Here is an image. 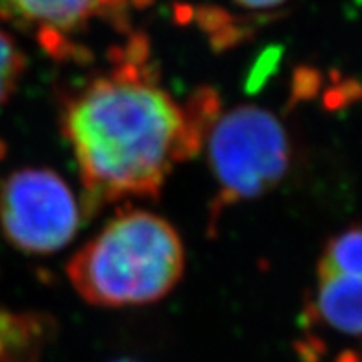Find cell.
<instances>
[{
  "instance_id": "obj_1",
  "label": "cell",
  "mask_w": 362,
  "mask_h": 362,
  "mask_svg": "<svg viewBox=\"0 0 362 362\" xmlns=\"http://www.w3.org/2000/svg\"><path fill=\"white\" fill-rule=\"evenodd\" d=\"M220 111L211 87L176 100L146 39L126 35L110 54V67L59 102V129L76 161L86 218L120 202L159 198L172 170L202 153Z\"/></svg>"
},
{
  "instance_id": "obj_2",
  "label": "cell",
  "mask_w": 362,
  "mask_h": 362,
  "mask_svg": "<svg viewBox=\"0 0 362 362\" xmlns=\"http://www.w3.org/2000/svg\"><path fill=\"white\" fill-rule=\"evenodd\" d=\"M185 274V248L167 218L122 209L67 262L72 288L104 309L150 305L167 298Z\"/></svg>"
},
{
  "instance_id": "obj_3",
  "label": "cell",
  "mask_w": 362,
  "mask_h": 362,
  "mask_svg": "<svg viewBox=\"0 0 362 362\" xmlns=\"http://www.w3.org/2000/svg\"><path fill=\"white\" fill-rule=\"evenodd\" d=\"M204 150L215 183L207 231L216 237L226 211L276 191L292 167V141L283 120L261 105L220 111Z\"/></svg>"
},
{
  "instance_id": "obj_4",
  "label": "cell",
  "mask_w": 362,
  "mask_h": 362,
  "mask_svg": "<svg viewBox=\"0 0 362 362\" xmlns=\"http://www.w3.org/2000/svg\"><path fill=\"white\" fill-rule=\"evenodd\" d=\"M86 220L81 202L56 170L26 167L0 177V231L28 255H52Z\"/></svg>"
},
{
  "instance_id": "obj_5",
  "label": "cell",
  "mask_w": 362,
  "mask_h": 362,
  "mask_svg": "<svg viewBox=\"0 0 362 362\" xmlns=\"http://www.w3.org/2000/svg\"><path fill=\"white\" fill-rule=\"evenodd\" d=\"M150 0H0V19L26 32L57 62H83L81 37L96 26L132 34V17Z\"/></svg>"
},
{
  "instance_id": "obj_6",
  "label": "cell",
  "mask_w": 362,
  "mask_h": 362,
  "mask_svg": "<svg viewBox=\"0 0 362 362\" xmlns=\"http://www.w3.org/2000/svg\"><path fill=\"white\" fill-rule=\"evenodd\" d=\"M307 327L362 339V277H318L303 307Z\"/></svg>"
},
{
  "instance_id": "obj_7",
  "label": "cell",
  "mask_w": 362,
  "mask_h": 362,
  "mask_svg": "<svg viewBox=\"0 0 362 362\" xmlns=\"http://www.w3.org/2000/svg\"><path fill=\"white\" fill-rule=\"evenodd\" d=\"M54 333L52 315L0 309V362H39Z\"/></svg>"
},
{
  "instance_id": "obj_8",
  "label": "cell",
  "mask_w": 362,
  "mask_h": 362,
  "mask_svg": "<svg viewBox=\"0 0 362 362\" xmlns=\"http://www.w3.org/2000/svg\"><path fill=\"white\" fill-rule=\"evenodd\" d=\"M318 277H362V226L329 238L320 253Z\"/></svg>"
},
{
  "instance_id": "obj_9",
  "label": "cell",
  "mask_w": 362,
  "mask_h": 362,
  "mask_svg": "<svg viewBox=\"0 0 362 362\" xmlns=\"http://www.w3.org/2000/svg\"><path fill=\"white\" fill-rule=\"evenodd\" d=\"M28 69V57L17 43V39L0 28V107L10 102L17 93L24 72Z\"/></svg>"
},
{
  "instance_id": "obj_10",
  "label": "cell",
  "mask_w": 362,
  "mask_h": 362,
  "mask_svg": "<svg viewBox=\"0 0 362 362\" xmlns=\"http://www.w3.org/2000/svg\"><path fill=\"white\" fill-rule=\"evenodd\" d=\"M231 2L250 11H270L276 10V8H281L291 0H231Z\"/></svg>"
},
{
  "instance_id": "obj_11",
  "label": "cell",
  "mask_w": 362,
  "mask_h": 362,
  "mask_svg": "<svg viewBox=\"0 0 362 362\" xmlns=\"http://www.w3.org/2000/svg\"><path fill=\"white\" fill-rule=\"evenodd\" d=\"M115 362H137V361H115Z\"/></svg>"
}]
</instances>
